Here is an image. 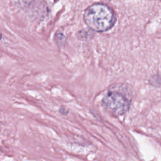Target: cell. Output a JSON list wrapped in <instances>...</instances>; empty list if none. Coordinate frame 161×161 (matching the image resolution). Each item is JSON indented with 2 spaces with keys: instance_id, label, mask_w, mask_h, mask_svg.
I'll return each instance as SVG.
<instances>
[{
  "instance_id": "1",
  "label": "cell",
  "mask_w": 161,
  "mask_h": 161,
  "mask_svg": "<svg viewBox=\"0 0 161 161\" xmlns=\"http://www.w3.org/2000/svg\"><path fill=\"white\" fill-rule=\"evenodd\" d=\"M83 19L91 30L95 32H104L113 27L116 18L112 8L107 4L97 3L85 9Z\"/></svg>"
},
{
  "instance_id": "2",
  "label": "cell",
  "mask_w": 161,
  "mask_h": 161,
  "mask_svg": "<svg viewBox=\"0 0 161 161\" xmlns=\"http://www.w3.org/2000/svg\"><path fill=\"white\" fill-rule=\"evenodd\" d=\"M101 104L109 114L114 116L125 114L130 109V101L121 92L112 90L108 91L103 97Z\"/></svg>"
},
{
  "instance_id": "3",
  "label": "cell",
  "mask_w": 161,
  "mask_h": 161,
  "mask_svg": "<svg viewBox=\"0 0 161 161\" xmlns=\"http://www.w3.org/2000/svg\"><path fill=\"white\" fill-rule=\"evenodd\" d=\"M13 1L20 6H28L33 2L34 0H13Z\"/></svg>"
}]
</instances>
